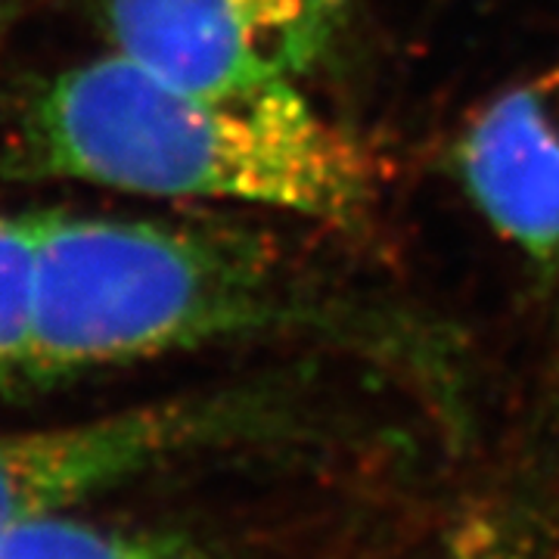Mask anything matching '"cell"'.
<instances>
[{"label":"cell","instance_id":"cell-6","mask_svg":"<svg viewBox=\"0 0 559 559\" xmlns=\"http://www.w3.org/2000/svg\"><path fill=\"white\" fill-rule=\"evenodd\" d=\"M0 559H209V554L175 535L97 528L53 510L10 528L0 538Z\"/></svg>","mask_w":559,"mask_h":559},{"label":"cell","instance_id":"cell-8","mask_svg":"<svg viewBox=\"0 0 559 559\" xmlns=\"http://www.w3.org/2000/svg\"><path fill=\"white\" fill-rule=\"evenodd\" d=\"M0 28H3V0H0Z\"/></svg>","mask_w":559,"mask_h":559},{"label":"cell","instance_id":"cell-1","mask_svg":"<svg viewBox=\"0 0 559 559\" xmlns=\"http://www.w3.org/2000/svg\"><path fill=\"white\" fill-rule=\"evenodd\" d=\"M267 333H305L441 377L439 345L419 340L407 320L296 274L264 237L35 215L32 342L22 377H69Z\"/></svg>","mask_w":559,"mask_h":559},{"label":"cell","instance_id":"cell-7","mask_svg":"<svg viewBox=\"0 0 559 559\" xmlns=\"http://www.w3.org/2000/svg\"><path fill=\"white\" fill-rule=\"evenodd\" d=\"M35 289V215H0V373H25Z\"/></svg>","mask_w":559,"mask_h":559},{"label":"cell","instance_id":"cell-4","mask_svg":"<svg viewBox=\"0 0 559 559\" xmlns=\"http://www.w3.org/2000/svg\"><path fill=\"white\" fill-rule=\"evenodd\" d=\"M240 426V407L221 399L159 401L72 426L0 432V538L20 522L66 510L205 448Z\"/></svg>","mask_w":559,"mask_h":559},{"label":"cell","instance_id":"cell-5","mask_svg":"<svg viewBox=\"0 0 559 559\" xmlns=\"http://www.w3.org/2000/svg\"><path fill=\"white\" fill-rule=\"evenodd\" d=\"M479 218L540 277L559 274V60L481 106L451 146Z\"/></svg>","mask_w":559,"mask_h":559},{"label":"cell","instance_id":"cell-2","mask_svg":"<svg viewBox=\"0 0 559 559\" xmlns=\"http://www.w3.org/2000/svg\"><path fill=\"white\" fill-rule=\"evenodd\" d=\"M13 168L333 227H360L380 202L370 153L299 84L200 91L119 53L40 87L22 112Z\"/></svg>","mask_w":559,"mask_h":559},{"label":"cell","instance_id":"cell-3","mask_svg":"<svg viewBox=\"0 0 559 559\" xmlns=\"http://www.w3.org/2000/svg\"><path fill=\"white\" fill-rule=\"evenodd\" d=\"M355 0H100L124 60L200 91L299 84L330 60Z\"/></svg>","mask_w":559,"mask_h":559}]
</instances>
